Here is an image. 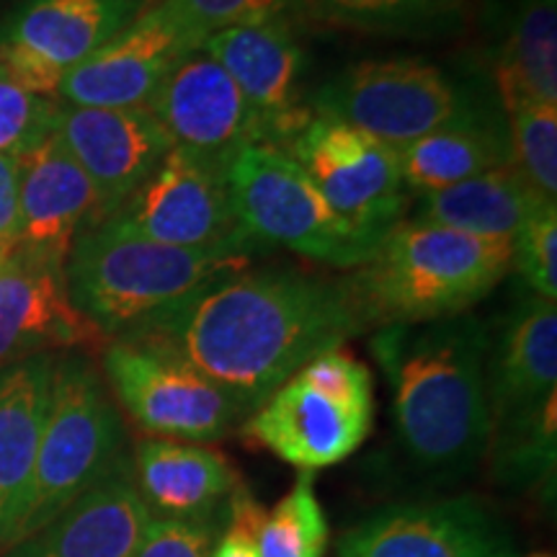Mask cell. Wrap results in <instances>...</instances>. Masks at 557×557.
<instances>
[{"mask_svg":"<svg viewBox=\"0 0 557 557\" xmlns=\"http://www.w3.org/2000/svg\"><path fill=\"white\" fill-rule=\"evenodd\" d=\"M201 41L160 5L145 9L60 83V101L83 109H143L186 52Z\"/></svg>","mask_w":557,"mask_h":557,"instance_id":"cell-15","label":"cell"},{"mask_svg":"<svg viewBox=\"0 0 557 557\" xmlns=\"http://www.w3.org/2000/svg\"><path fill=\"white\" fill-rule=\"evenodd\" d=\"M491 442L527 426L557 398V302L519 299L491 331L485 359Z\"/></svg>","mask_w":557,"mask_h":557,"instance_id":"cell-17","label":"cell"},{"mask_svg":"<svg viewBox=\"0 0 557 557\" xmlns=\"http://www.w3.org/2000/svg\"><path fill=\"white\" fill-rule=\"evenodd\" d=\"M511 269L532 295L557 299V201H545L511 240Z\"/></svg>","mask_w":557,"mask_h":557,"instance_id":"cell-32","label":"cell"},{"mask_svg":"<svg viewBox=\"0 0 557 557\" xmlns=\"http://www.w3.org/2000/svg\"><path fill=\"white\" fill-rule=\"evenodd\" d=\"M160 5L199 41L230 26L289 18L295 13V0H160Z\"/></svg>","mask_w":557,"mask_h":557,"instance_id":"cell-33","label":"cell"},{"mask_svg":"<svg viewBox=\"0 0 557 557\" xmlns=\"http://www.w3.org/2000/svg\"><path fill=\"white\" fill-rule=\"evenodd\" d=\"M545 201L549 199L540 197L517 171V165L508 163L447 189L418 194L410 220L451 227L478 238L511 243L534 209Z\"/></svg>","mask_w":557,"mask_h":557,"instance_id":"cell-25","label":"cell"},{"mask_svg":"<svg viewBox=\"0 0 557 557\" xmlns=\"http://www.w3.org/2000/svg\"><path fill=\"white\" fill-rule=\"evenodd\" d=\"M99 220L94 184L58 132L18 156V248L65 267L73 243Z\"/></svg>","mask_w":557,"mask_h":557,"instance_id":"cell-20","label":"cell"},{"mask_svg":"<svg viewBox=\"0 0 557 557\" xmlns=\"http://www.w3.org/2000/svg\"><path fill=\"white\" fill-rule=\"evenodd\" d=\"M52 369V354L0 369V549L29 493L50 406Z\"/></svg>","mask_w":557,"mask_h":557,"instance_id":"cell-23","label":"cell"},{"mask_svg":"<svg viewBox=\"0 0 557 557\" xmlns=\"http://www.w3.org/2000/svg\"><path fill=\"white\" fill-rule=\"evenodd\" d=\"M369 331L348 278L246 269L132 333L225 389L248 416L320 354Z\"/></svg>","mask_w":557,"mask_h":557,"instance_id":"cell-1","label":"cell"},{"mask_svg":"<svg viewBox=\"0 0 557 557\" xmlns=\"http://www.w3.org/2000/svg\"><path fill=\"white\" fill-rule=\"evenodd\" d=\"M109 338L70 297L65 267L13 250L0 259V369L54 348H103Z\"/></svg>","mask_w":557,"mask_h":557,"instance_id":"cell-18","label":"cell"},{"mask_svg":"<svg viewBox=\"0 0 557 557\" xmlns=\"http://www.w3.org/2000/svg\"><path fill=\"white\" fill-rule=\"evenodd\" d=\"M256 542L259 557H325L331 527L318 500L312 472H302L287 496L263 513Z\"/></svg>","mask_w":557,"mask_h":557,"instance_id":"cell-28","label":"cell"},{"mask_svg":"<svg viewBox=\"0 0 557 557\" xmlns=\"http://www.w3.org/2000/svg\"><path fill=\"white\" fill-rule=\"evenodd\" d=\"M372 426V369L341 346L297 369L240 423V434L253 447L315 475L359 451Z\"/></svg>","mask_w":557,"mask_h":557,"instance_id":"cell-6","label":"cell"},{"mask_svg":"<svg viewBox=\"0 0 557 557\" xmlns=\"http://www.w3.org/2000/svg\"><path fill=\"white\" fill-rule=\"evenodd\" d=\"M263 508L256 504L248 487H238L227 504V521L222 529L218 545L209 557H259V527Z\"/></svg>","mask_w":557,"mask_h":557,"instance_id":"cell-35","label":"cell"},{"mask_svg":"<svg viewBox=\"0 0 557 557\" xmlns=\"http://www.w3.org/2000/svg\"><path fill=\"white\" fill-rule=\"evenodd\" d=\"M493 475L504 487H532L555 478L557 398L549 400L527 426L493 438L487 447Z\"/></svg>","mask_w":557,"mask_h":557,"instance_id":"cell-30","label":"cell"},{"mask_svg":"<svg viewBox=\"0 0 557 557\" xmlns=\"http://www.w3.org/2000/svg\"><path fill=\"white\" fill-rule=\"evenodd\" d=\"M478 99L434 62L421 58L364 60L312 90V114L344 122L364 135L406 148L455 122Z\"/></svg>","mask_w":557,"mask_h":557,"instance_id":"cell-8","label":"cell"},{"mask_svg":"<svg viewBox=\"0 0 557 557\" xmlns=\"http://www.w3.org/2000/svg\"><path fill=\"white\" fill-rule=\"evenodd\" d=\"M225 176L235 218L256 248H287L333 269H357L377 248L333 212L302 165L276 145L240 148Z\"/></svg>","mask_w":557,"mask_h":557,"instance_id":"cell-7","label":"cell"},{"mask_svg":"<svg viewBox=\"0 0 557 557\" xmlns=\"http://www.w3.org/2000/svg\"><path fill=\"white\" fill-rule=\"evenodd\" d=\"M60 107L54 99L21 88L0 70V156H24L58 127Z\"/></svg>","mask_w":557,"mask_h":557,"instance_id":"cell-31","label":"cell"},{"mask_svg":"<svg viewBox=\"0 0 557 557\" xmlns=\"http://www.w3.org/2000/svg\"><path fill=\"white\" fill-rule=\"evenodd\" d=\"M152 3L156 0H21L0 34V70L21 88L54 99L65 73Z\"/></svg>","mask_w":557,"mask_h":557,"instance_id":"cell-12","label":"cell"},{"mask_svg":"<svg viewBox=\"0 0 557 557\" xmlns=\"http://www.w3.org/2000/svg\"><path fill=\"white\" fill-rule=\"evenodd\" d=\"M508 271L511 243L400 220L346 278L369 329H382L465 315Z\"/></svg>","mask_w":557,"mask_h":557,"instance_id":"cell-4","label":"cell"},{"mask_svg":"<svg viewBox=\"0 0 557 557\" xmlns=\"http://www.w3.org/2000/svg\"><path fill=\"white\" fill-rule=\"evenodd\" d=\"M132 472L152 519H201L227 508L240 487L235 465L205 444L143 438Z\"/></svg>","mask_w":557,"mask_h":557,"instance_id":"cell-22","label":"cell"},{"mask_svg":"<svg viewBox=\"0 0 557 557\" xmlns=\"http://www.w3.org/2000/svg\"><path fill=\"white\" fill-rule=\"evenodd\" d=\"M398 158L403 184L416 197L513 163L506 116L480 101L455 122L398 148Z\"/></svg>","mask_w":557,"mask_h":557,"instance_id":"cell-24","label":"cell"},{"mask_svg":"<svg viewBox=\"0 0 557 557\" xmlns=\"http://www.w3.org/2000/svg\"><path fill=\"white\" fill-rule=\"evenodd\" d=\"M338 557H519L511 527L475 496L406 500L346 529Z\"/></svg>","mask_w":557,"mask_h":557,"instance_id":"cell-13","label":"cell"},{"mask_svg":"<svg viewBox=\"0 0 557 557\" xmlns=\"http://www.w3.org/2000/svg\"><path fill=\"white\" fill-rule=\"evenodd\" d=\"M199 47L246 96L261 122L263 143L287 148L312 116L302 96L308 54L289 18L230 26L209 34Z\"/></svg>","mask_w":557,"mask_h":557,"instance_id":"cell-14","label":"cell"},{"mask_svg":"<svg viewBox=\"0 0 557 557\" xmlns=\"http://www.w3.org/2000/svg\"><path fill=\"white\" fill-rule=\"evenodd\" d=\"M246 250L178 248L127 233L111 222L75 238L65 263L70 297L109 341L127 338L230 276L250 269Z\"/></svg>","mask_w":557,"mask_h":557,"instance_id":"cell-3","label":"cell"},{"mask_svg":"<svg viewBox=\"0 0 557 557\" xmlns=\"http://www.w3.org/2000/svg\"><path fill=\"white\" fill-rule=\"evenodd\" d=\"M527 557H555L553 553H532V555H527Z\"/></svg>","mask_w":557,"mask_h":557,"instance_id":"cell-37","label":"cell"},{"mask_svg":"<svg viewBox=\"0 0 557 557\" xmlns=\"http://www.w3.org/2000/svg\"><path fill=\"white\" fill-rule=\"evenodd\" d=\"M145 109L173 148L225 165L240 148L263 143L261 122L246 96L201 47L171 67Z\"/></svg>","mask_w":557,"mask_h":557,"instance_id":"cell-16","label":"cell"},{"mask_svg":"<svg viewBox=\"0 0 557 557\" xmlns=\"http://www.w3.org/2000/svg\"><path fill=\"white\" fill-rule=\"evenodd\" d=\"M295 13L325 26L398 39H444L465 26L459 0H295Z\"/></svg>","mask_w":557,"mask_h":557,"instance_id":"cell-27","label":"cell"},{"mask_svg":"<svg viewBox=\"0 0 557 557\" xmlns=\"http://www.w3.org/2000/svg\"><path fill=\"white\" fill-rule=\"evenodd\" d=\"M150 519L132 459L122 457L60 517L0 557H135Z\"/></svg>","mask_w":557,"mask_h":557,"instance_id":"cell-21","label":"cell"},{"mask_svg":"<svg viewBox=\"0 0 557 557\" xmlns=\"http://www.w3.org/2000/svg\"><path fill=\"white\" fill-rule=\"evenodd\" d=\"M504 114L517 171L540 197L557 201V103L513 101Z\"/></svg>","mask_w":557,"mask_h":557,"instance_id":"cell-29","label":"cell"},{"mask_svg":"<svg viewBox=\"0 0 557 557\" xmlns=\"http://www.w3.org/2000/svg\"><path fill=\"white\" fill-rule=\"evenodd\" d=\"M58 132L99 197L96 225L148 181L173 143L148 109H83L62 103Z\"/></svg>","mask_w":557,"mask_h":557,"instance_id":"cell-19","label":"cell"},{"mask_svg":"<svg viewBox=\"0 0 557 557\" xmlns=\"http://www.w3.org/2000/svg\"><path fill=\"white\" fill-rule=\"evenodd\" d=\"M101 374L129 421L152 438L212 444L248 418V410L225 389L158 348L109 341Z\"/></svg>","mask_w":557,"mask_h":557,"instance_id":"cell-9","label":"cell"},{"mask_svg":"<svg viewBox=\"0 0 557 557\" xmlns=\"http://www.w3.org/2000/svg\"><path fill=\"white\" fill-rule=\"evenodd\" d=\"M18 248V158L0 156V259Z\"/></svg>","mask_w":557,"mask_h":557,"instance_id":"cell-36","label":"cell"},{"mask_svg":"<svg viewBox=\"0 0 557 557\" xmlns=\"http://www.w3.org/2000/svg\"><path fill=\"white\" fill-rule=\"evenodd\" d=\"M122 442V418L101 369L86 354L54 357L32 485L3 549L32 537L99 483L124 457Z\"/></svg>","mask_w":557,"mask_h":557,"instance_id":"cell-5","label":"cell"},{"mask_svg":"<svg viewBox=\"0 0 557 557\" xmlns=\"http://www.w3.org/2000/svg\"><path fill=\"white\" fill-rule=\"evenodd\" d=\"M225 169L218 160L171 148L148 181L103 222L165 246L256 256L259 248L246 238L233 212Z\"/></svg>","mask_w":557,"mask_h":557,"instance_id":"cell-11","label":"cell"},{"mask_svg":"<svg viewBox=\"0 0 557 557\" xmlns=\"http://www.w3.org/2000/svg\"><path fill=\"white\" fill-rule=\"evenodd\" d=\"M493 73L500 103H557V0H511L498 21Z\"/></svg>","mask_w":557,"mask_h":557,"instance_id":"cell-26","label":"cell"},{"mask_svg":"<svg viewBox=\"0 0 557 557\" xmlns=\"http://www.w3.org/2000/svg\"><path fill=\"white\" fill-rule=\"evenodd\" d=\"M487 344L491 329L470 312L382 325L369 341L393 398L395 451L426 487L465 483L487 459Z\"/></svg>","mask_w":557,"mask_h":557,"instance_id":"cell-2","label":"cell"},{"mask_svg":"<svg viewBox=\"0 0 557 557\" xmlns=\"http://www.w3.org/2000/svg\"><path fill=\"white\" fill-rule=\"evenodd\" d=\"M227 521V508L201 519H150L135 557H209Z\"/></svg>","mask_w":557,"mask_h":557,"instance_id":"cell-34","label":"cell"},{"mask_svg":"<svg viewBox=\"0 0 557 557\" xmlns=\"http://www.w3.org/2000/svg\"><path fill=\"white\" fill-rule=\"evenodd\" d=\"M302 165L333 212L380 243L408 209L398 148L344 122L312 114L284 148Z\"/></svg>","mask_w":557,"mask_h":557,"instance_id":"cell-10","label":"cell"}]
</instances>
